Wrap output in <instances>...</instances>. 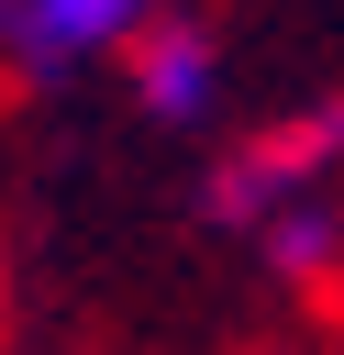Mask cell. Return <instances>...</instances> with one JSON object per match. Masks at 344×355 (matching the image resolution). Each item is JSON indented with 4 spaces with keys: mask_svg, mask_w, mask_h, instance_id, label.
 I'll return each instance as SVG.
<instances>
[{
    "mask_svg": "<svg viewBox=\"0 0 344 355\" xmlns=\"http://www.w3.org/2000/svg\"><path fill=\"white\" fill-rule=\"evenodd\" d=\"M133 100H144L155 122H211V100H222L211 33H200V22H144V33H133Z\"/></svg>",
    "mask_w": 344,
    "mask_h": 355,
    "instance_id": "3",
    "label": "cell"
},
{
    "mask_svg": "<svg viewBox=\"0 0 344 355\" xmlns=\"http://www.w3.org/2000/svg\"><path fill=\"white\" fill-rule=\"evenodd\" d=\"M244 244H255V255H266L277 277H322V266L344 255V211H333V200L311 189V200H289V211H266V222H255Z\"/></svg>",
    "mask_w": 344,
    "mask_h": 355,
    "instance_id": "4",
    "label": "cell"
},
{
    "mask_svg": "<svg viewBox=\"0 0 344 355\" xmlns=\"http://www.w3.org/2000/svg\"><path fill=\"white\" fill-rule=\"evenodd\" d=\"M155 22V0H0V55L22 78H67L111 44H133Z\"/></svg>",
    "mask_w": 344,
    "mask_h": 355,
    "instance_id": "2",
    "label": "cell"
},
{
    "mask_svg": "<svg viewBox=\"0 0 344 355\" xmlns=\"http://www.w3.org/2000/svg\"><path fill=\"white\" fill-rule=\"evenodd\" d=\"M333 166H344V100H311V111L266 122L244 155H222V166H211V222H222V233H255L266 211L311 200Z\"/></svg>",
    "mask_w": 344,
    "mask_h": 355,
    "instance_id": "1",
    "label": "cell"
}]
</instances>
